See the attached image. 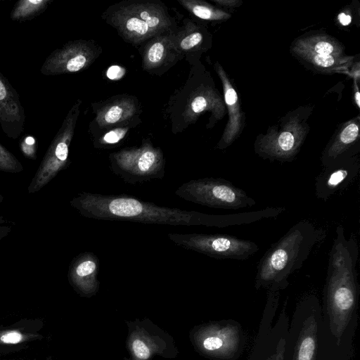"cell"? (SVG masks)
Instances as JSON below:
<instances>
[{
	"instance_id": "6da1fadb",
	"label": "cell",
	"mask_w": 360,
	"mask_h": 360,
	"mask_svg": "<svg viewBox=\"0 0 360 360\" xmlns=\"http://www.w3.org/2000/svg\"><path fill=\"white\" fill-rule=\"evenodd\" d=\"M359 250L347 244L332 246L321 304V360H351L358 321Z\"/></svg>"
},
{
	"instance_id": "7a4b0ae2",
	"label": "cell",
	"mask_w": 360,
	"mask_h": 360,
	"mask_svg": "<svg viewBox=\"0 0 360 360\" xmlns=\"http://www.w3.org/2000/svg\"><path fill=\"white\" fill-rule=\"evenodd\" d=\"M70 204L82 216L93 219L210 227V214L163 207L124 194L82 191Z\"/></svg>"
},
{
	"instance_id": "3957f363",
	"label": "cell",
	"mask_w": 360,
	"mask_h": 360,
	"mask_svg": "<svg viewBox=\"0 0 360 360\" xmlns=\"http://www.w3.org/2000/svg\"><path fill=\"white\" fill-rule=\"evenodd\" d=\"M319 240L320 233L313 224L297 221L260 259L255 288L285 289L290 275L302 267Z\"/></svg>"
},
{
	"instance_id": "277c9868",
	"label": "cell",
	"mask_w": 360,
	"mask_h": 360,
	"mask_svg": "<svg viewBox=\"0 0 360 360\" xmlns=\"http://www.w3.org/2000/svg\"><path fill=\"white\" fill-rule=\"evenodd\" d=\"M102 18L127 42L139 45L159 34L174 32L176 22L160 1L128 0L110 6Z\"/></svg>"
},
{
	"instance_id": "5b68a950",
	"label": "cell",
	"mask_w": 360,
	"mask_h": 360,
	"mask_svg": "<svg viewBox=\"0 0 360 360\" xmlns=\"http://www.w3.org/2000/svg\"><path fill=\"white\" fill-rule=\"evenodd\" d=\"M201 69L195 65L186 83L169 101L167 112L174 134L194 124L203 112H211L217 120L220 117L221 101L209 82L208 72Z\"/></svg>"
},
{
	"instance_id": "8992f818",
	"label": "cell",
	"mask_w": 360,
	"mask_h": 360,
	"mask_svg": "<svg viewBox=\"0 0 360 360\" xmlns=\"http://www.w3.org/2000/svg\"><path fill=\"white\" fill-rule=\"evenodd\" d=\"M321 302L314 294L302 297L288 325L283 360H321Z\"/></svg>"
},
{
	"instance_id": "52a82bcc",
	"label": "cell",
	"mask_w": 360,
	"mask_h": 360,
	"mask_svg": "<svg viewBox=\"0 0 360 360\" xmlns=\"http://www.w3.org/2000/svg\"><path fill=\"white\" fill-rule=\"evenodd\" d=\"M112 172L129 184L162 179L165 174V159L162 150L150 140L139 147L121 149L109 155Z\"/></svg>"
},
{
	"instance_id": "ba28073f",
	"label": "cell",
	"mask_w": 360,
	"mask_h": 360,
	"mask_svg": "<svg viewBox=\"0 0 360 360\" xmlns=\"http://www.w3.org/2000/svg\"><path fill=\"white\" fill-rule=\"evenodd\" d=\"M174 193L184 200L212 208L238 210L256 205L244 190L222 178L192 179L181 184Z\"/></svg>"
},
{
	"instance_id": "9c48e42d",
	"label": "cell",
	"mask_w": 360,
	"mask_h": 360,
	"mask_svg": "<svg viewBox=\"0 0 360 360\" xmlns=\"http://www.w3.org/2000/svg\"><path fill=\"white\" fill-rule=\"evenodd\" d=\"M190 338L199 353L214 360H236L241 354L245 341L241 326L233 320L197 326L191 332Z\"/></svg>"
},
{
	"instance_id": "30bf717a",
	"label": "cell",
	"mask_w": 360,
	"mask_h": 360,
	"mask_svg": "<svg viewBox=\"0 0 360 360\" xmlns=\"http://www.w3.org/2000/svg\"><path fill=\"white\" fill-rule=\"evenodd\" d=\"M81 104L82 101L78 98L68 111L27 187L29 194L40 191L60 172L68 167L69 148L80 112Z\"/></svg>"
},
{
	"instance_id": "8fae6325",
	"label": "cell",
	"mask_w": 360,
	"mask_h": 360,
	"mask_svg": "<svg viewBox=\"0 0 360 360\" xmlns=\"http://www.w3.org/2000/svg\"><path fill=\"white\" fill-rule=\"evenodd\" d=\"M176 245L215 259H247L259 250L253 241L220 233H168Z\"/></svg>"
},
{
	"instance_id": "7c38bea8",
	"label": "cell",
	"mask_w": 360,
	"mask_h": 360,
	"mask_svg": "<svg viewBox=\"0 0 360 360\" xmlns=\"http://www.w3.org/2000/svg\"><path fill=\"white\" fill-rule=\"evenodd\" d=\"M127 324L129 360H150L155 356L172 359L178 355L172 337L150 320H135Z\"/></svg>"
},
{
	"instance_id": "4fadbf2b",
	"label": "cell",
	"mask_w": 360,
	"mask_h": 360,
	"mask_svg": "<svg viewBox=\"0 0 360 360\" xmlns=\"http://www.w3.org/2000/svg\"><path fill=\"white\" fill-rule=\"evenodd\" d=\"M101 51L93 41H71L53 51L44 60L40 72L44 75L77 72L88 68Z\"/></svg>"
},
{
	"instance_id": "5bb4252c",
	"label": "cell",
	"mask_w": 360,
	"mask_h": 360,
	"mask_svg": "<svg viewBox=\"0 0 360 360\" xmlns=\"http://www.w3.org/2000/svg\"><path fill=\"white\" fill-rule=\"evenodd\" d=\"M360 170V161L352 156L323 167L315 179L316 197L327 201L333 195L347 188Z\"/></svg>"
},
{
	"instance_id": "9a60e30c",
	"label": "cell",
	"mask_w": 360,
	"mask_h": 360,
	"mask_svg": "<svg viewBox=\"0 0 360 360\" xmlns=\"http://www.w3.org/2000/svg\"><path fill=\"white\" fill-rule=\"evenodd\" d=\"M304 132L285 127L257 139L255 150L259 156L272 161L291 162L298 153L304 140Z\"/></svg>"
},
{
	"instance_id": "2e32d148",
	"label": "cell",
	"mask_w": 360,
	"mask_h": 360,
	"mask_svg": "<svg viewBox=\"0 0 360 360\" xmlns=\"http://www.w3.org/2000/svg\"><path fill=\"white\" fill-rule=\"evenodd\" d=\"M141 53L143 70L158 75L184 58L175 46L173 32L150 39L141 49Z\"/></svg>"
},
{
	"instance_id": "e0dca14e",
	"label": "cell",
	"mask_w": 360,
	"mask_h": 360,
	"mask_svg": "<svg viewBox=\"0 0 360 360\" xmlns=\"http://www.w3.org/2000/svg\"><path fill=\"white\" fill-rule=\"evenodd\" d=\"M288 325L285 304L272 327L257 334L248 360H283Z\"/></svg>"
},
{
	"instance_id": "ac0fdd59",
	"label": "cell",
	"mask_w": 360,
	"mask_h": 360,
	"mask_svg": "<svg viewBox=\"0 0 360 360\" xmlns=\"http://www.w3.org/2000/svg\"><path fill=\"white\" fill-rule=\"evenodd\" d=\"M99 259L91 252H84L71 261L68 278L73 288L83 297H92L99 290Z\"/></svg>"
},
{
	"instance_id": "d6986e66",
	"label": "cell",
	"mask_w": 360,
	"mask_h": 360,
	"mask_svg": "<svg viewBox=\"0 0 360 360\" xmlns=\"http://www.w3.org/2000/svg\"><path fill=\"white\" fill-rule=\"evenodd\" d=\"M25 114L17 91L0 72V126L4 134L16 139L24 131Z\"/></svg>"
},
{
	"instance_id": "ffe728a7",
	"label": "cell",
	"mask_w": 360,
	"mask_h": 360,
	"mask_svg": "<svg viewBox=\"0 0 360 360\" xmlns=\"http://www.w3.org/2000/svg\"><path fill=\"white\" fill-rule=\"evenodd\" d=\"M139 108V102L134 96H115L97 109L95 121L101 129L121 127L138 115Z\"/></svg>"
},
{
	"instance_id": "44dd1931",
	"label": "cell",
	"mask_w": 360,
	"mask_h": 360,
	"mask_svg": "<svg viewBox=\"0 0 360 360\" xmlns=\"http://www.w3.org/2000/svg\"><path fill=\"white\" fill-rule=\"evenodd\" d=\"M214 69L222 82L224 100L229 115L227 126L217 146L219 149H224L231 145L240 133L242 115L237 93L229 80L226 72L218 63L214 64Z\"/></svg>"
},
{
	"instance_id": "7402d4cb",
	"label": "cell",
	"mask_w": 360,
	"mask_h": 360,
	"mask_svg": "<svg viewBox=\"0 0 360 360\" xmlns=\"http://www.w3.org/2000/svg\"><path fill=\"white\" fill-rule=\"evenodd\" d=\"M359 139V122L352 120L345 125L338 136L324 149L321 161L323 167L352 156L350 151Z\"/></svg>"
},
{
	"instance_id": "603a6c76",
	"label": "cell",
	"mask_w": 360,
	"mask_h": 360,
	"mask_svg": "<svg viewBox=\"0 0 360 360\" xmlns=\"http://www.w3.org/2000/svg\"><path fill=\"white\" fill-rule=\"evenodd\" d=\"M205 30L191 20H185L184 25L173 32L175 46L179 52L187 58L193 59L195 54L205 48Z\"/></svg>"
},
{
	"instance_id": "cb8c5ba5",
	"label": "cell",
	"mask_w": 360,
	"mask_h": 360,
	"mask_svg": "<svg viewBox=\"0 0 360 360\" xmlns=\"http://www.w3.org/2000/svg\"><path fill=\"white\" fill-rule=\"evenodd\" d=\"M53 0H20L13 6L11 18L15 21H25L43 13Z\"/></svg>"
},
{
	"instance_id": "d4e9b609",
	"label": "cell",
	"mask_w": 360,
	"mask_h": 360,
	"mask_svg": "<svg viewBox=\"0 0 360 360\" xmlns=\"http://www.w3.org/2000/svg\"><path fill=\"white\" fill-rule=\"evenodd\" d=\"M188 11L198 18L206 20H221L230 15L205 2L197 0H178Z\"/></svg>"
},
{
	"instance_id": "484cf974",
	"label": "cell",
	"mask_w": 360,
	"mask_h": 360,
	"mask_svg": "<svg viewBox=\"0 0 360 360\" xmlns=\"http://www.w3.org/2000/svg\"><path fill=\"white\" fill-rule=\"evenodd\" d=\"M340 49L337 42L326 37H315L302 41L300 45V52L314 54L339 56Z\"/></svg>"
},
{
	"instance_id": "4316f807",
	"label": "cell",
	"mask_w": 360,
	"mask_h": 360,
	"mask_svg": "<svg viewBox=\"0 0 360 360\" xmlns=\"http://www.w3.org/2000/svg\"><path fill=\"white\" fill-rule=\"evenodd\" d=\"M129 127H117L103 134L96 141L94 146L96 148H105L114 146L120 142L126 136Z\"/></svg>"
},
{
	"instance_id": "83f0119b",
	"label": "cell",
	"mask_w": 360,
	"mask_h": 360,
	"mask_svg": "<svg viewBox=\"0 0 360 360\" xmlns=\"http://www.w3.org/2000/svg\"><path fill=\"white\" fill-rule=\"evenodd\" d=\"M23 169L22 165L17 158L0 143V171L15 174Z\"/></svg>"
},
{
	"instance_id": "f1b7e54d",
	"label": "cell",
	"mask_w": 360,
	"mask_h": 360,
	"mask_svg": "<svg viewBox=\"0 0 360 360\" xmlns=\"http://www.w3.org/2000/svg\"><path fill=\"white\" fill-rule=\"evenodd\" d=\"M305 59L316 68H330L338 65L340 62L338 56L332 55H321L301 52Z\"/></svg>"
},
{
	"instance_id": "f546056e",
	"label": "cell",
	"mask_w": 360,
	"mask_h": 360,
	"mask_svg": "<svg viewBox=\"0 0 360 360\" xmlns=\"http://www.w3.org/2000/svg\"><path fill=\"white\" fill-rule=\"evenodd\" d=\"M20 148L22 153L29 159L36 160V141L34 137L27 136L21 139Z\"/></svg>"
},
{
	"instance_id": "4dcf8cb0",
	"label": "cell",
	"mask_w": 360,
	"mask_h": 360,
	"mask_svg": "<svg viewBox=\"0 0 360 360\" xmlns=\"http://www.w3.org/2000/svg\"><path fill=\"white\" fill-rule=\"evenodd\" d=\"M22 336L18 331H11L2 335L0 340L7 344H16L22 340Z\"/></svg>"
},
{
	"instance_id": "1f68e13d",
	"label": "cell",
	"mask_w": 360,
	"mask_h": 360,
	"mask_svg": "<svg viewBox=\"0 0 360 360\" xmlns=\"http://www.w3.org/2000/svg\"><path fill=\"white\" fill-rule=\"evenodd\" d=\"M125 73V70L119 65H112L107 70L106 75L110 79H121Z\"/></svg>"
},
{
	"instance_id": "d6a6232c",
	"label": "cell",
	"mask_w": 360,
	"mask_h": 360,
	"mask_svg": "<svg viewBox=\"0 0 360 360\" xmlns=\"http://www.w3.org/2000/svg\"><path fill=\"white\" fill-rule=\"evenodd\" d=\"M338 22L343 26H347L352 22V16L344 12H342L338 15Z\"/></svg>"
},
{
	"instance_id": "836d02e7",
	"label": "cell",
	"mask_w": 360,
	"mask_h": 360,
	"mask_svg": "<svg viewBox=\"0 0 360 360\" xmlns=\"http://www.w3.org/2000/svg\"><path fill=\"white\" fill-rule=\"evenodd\" d=\"M12 231L11 226H0V240L7 236Z\"/></svg>"
},
{
	"instance_id": "e575fe53",
	"label": "cell",
	"mask_w": 360,
	"mask_h": 360,
	"mask_svg": "<svg viewBox=\"0 0 360 360\" xmlns=\"http://www.w3.org/2000/svg\"><path fill=\"white\" fill-rule=\"evenodd\" d=\"M360 94H359V91L357 90L354 94V99H355V101H356V103L357 105V107L359 108L360 106V103H359V101H360Z\"/></svg>"
},
{
	"instance_id": "d590c367",
	"label": "cell",
	"mask_w": 360,
	"mask_h": 360,
	"mask_svg": "<svg viewBox=\"0 0 360 360\" xmlns=\"http://www.w3.org/2000/svg\"><path fill=\"white\" fill-rule=\"evenodd\" d=\"M14 224V223L11 222V221H9L8 219L4 218L3 216L0 215V224Z\"/></svg>"
},
{
	"instance_id": "8d00e7d4",
	"label": "cell",
	"mask_w": 360,
	"mask_h": 360,
	"mask_svg": "<svg viewBox=\"0 0 360 360\" xmlns=\"http://www.w3.org/2000/svg\"><path fill=\"white\" fill-rule=\"evenodd\" d=\"M3 200H4V198H3V196L0 194V204L3 202Z\"/></svg>"
}]
</instances>
